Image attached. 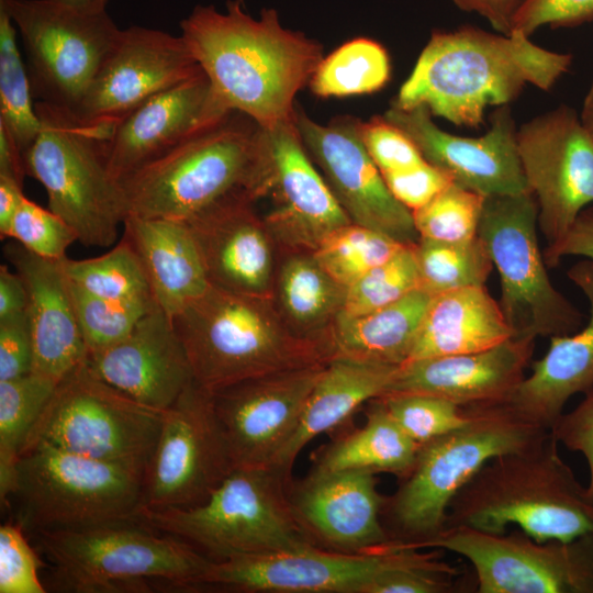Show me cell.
<instances>
[{
    "mask_svg": "<svg viewBox=\"0 0 593 593\" xmlns=\"http://www.w3.org/2000/svg\"><path fill=\"white\" fill-rule=\"evenodd\" d=\"M181 36L214 92L231 110L266 130L295 120L296 93L324 58L323 46L284 27L277 10L247 14L242 0L226 12L198 4L180 22Z\"/></svg>",
    "mask_w": 593,
    "mask_h": 593,
    "instance_id": "6da1fadb",
    "label": "cell"
},
{
    "mask_svg": "<svg viewBox=\"0 0 593 593\" xmlns=\"http://www.w3.org/2000/svg\"><path fill=\"white\" fill-rule=\"evenodd\" d=\"M571 61L570 54L540 47L521 31H434L391 104L423 105L432 115L478 127L488 107L508 105L527 83L549 90Z\"/></svg>",
    "mask_w": 593,
    "mask_h": 593,
    "instance_id": "7a4b0ae2",
    "label": "cell"
},
{
    "mask_svg": "<svg viewBox=\"0 0 593 593\" xmlns=\"http://www.w3.org/2000/svg\"><path fill=\"white\" fill-rule=\"evenodd\" d=\"M558 445L549 432L532 447L490 460L450 502L445 528L504 534L514 525L537 541L593 534V502Z\"/></svg>",
    "mask_w": 593,
    "mask_h": 593,
    "instance_id": "3957f363",
    "label": "cell"
},
{
    "mask_svg": "<svg viewBox=\"0 0 593 593\" xmlns=\"http://www.w3.org/2000/svg\"><path fill=\"white\" fill-rule=\"evenodd\" d=\"M194 382L209 393L244 380L328 362L331 348L296 336L271 298L215 286L172 318Z\"/></svg>",
    "mask_w": 593,
    "mask_h": 593,
    "instance_id": "277c9868",
    "label": "cell"
},
{
    "mask_svg": "<svg viewBox=\"0 0 593 593\" xmlns=\"http://www.w3.org/2000/svg\"><path fill=\"white\" fill-rule=\"evenodd\" d=\"M266 155L265 128L233 111L120 180L127 215L187 221L235 194L254 202Z\"/></svg>",
    "mask_w": 593,
    "mask_h": 593,
    "instance_id": "5b68a950",
    "label": "cell"
},
{
    "mask_svg": "<svg viewBox=\"0 0 593 593\" xmlns=\"http://www.w3.org/2000/svg\"><path fill=\"white\" fill-rule=\"evenodd\" d=\"M469 422L419 445L415 462L385 499L382 516L405 545L439 534L455 495L490 460L541 441L550 430L518 415L507 402L466 406Z\"/></svg>",
    "mask_w": 593,
    "mask_h": 593,
    "instance_id": "8992f818",
    "label": "cell"
},
{
    "mask_svg": "<svg viewBox=\"0 0 593 593\" xmlns=\"http://www.w3.org/2000/svg\"><path fill=\"white\" fill-rule=\"evenodd\" d=\"M291 477L273 467L234 468L192 507L143 510L152 528L223 561L317 546L291 501Z\"/></svg>",
    "mask_w": 593,
    "mask_h": 593,
    "instance_id": "52a82bcc",
    "label": "cell"
},
{
    "mask_svg": "<svg viewBox=\"0 0 593 593\" xmlns=\"http://www.w3.org/2000/svg\"><path fill=\"white\" fill-rule=\"evenodd\" d=\"M58 591L150 592V580L194 591L213 561L189 542L142 521L36 532Z\"/></svg>",
    "mask_w": 593,
    "mask_h": 593,
    "instance_id": "ba28073f",
    "label": "cell"
},
{
    "mask_svg": "<svg viewBox=\"0 0 593 593\" xmlns=\"http://www.w3.org/2000/svg\"><path fill=\"white\" fill-rule=\"evenodd\" d=\"M41 130L23 155L26 176L45 188L48 209L65 220L78 240L109 247L127 216L121 184L107 166L111 132L80 123L66 109L35 102Z\"/></svg>",
    "mask_w": 593,
    "mask_h": 593,
    "instance_id": "9c48e42d",
    "label": "cell"
},
{
    "mask_svg": "<svg viewBox=\"0 0 593 593\" xmlns=\"http://www.w3.org/2000/svg\"><path fill=\"white\" fill-rule=\"evenodd\" d=\"M144 473L38 443L22 449L13 490L23 521L38 530L139 521Z\"/></svg>",
    "mask_w": 593,
    "mask_h": 593,
    "instance_id": "30bf717a",
    "label": "cell"
},
{
    "mask_svg": "<svg viewBox=\"0 0 593 593\" xmlns=\"http://www.w3.org/2000/svg\"><path fill=\"white\" fill-rule=\"evenodd\" d=\"M164 412L104 382L85 360L58 381L23 448L44 443L145 473Z\"/></svg>",
    "mask_w": 593,
    "mask_h": 593,
    "instance_id": "8fae6325",
    "label": "cell"
},
{
    "mask_svg": "<svg viewBox=\"0 0 593 593\" xmlns=\"http://www.w3.org/2000/svg\"><path fill=\"white\" fill-rule=\"evenodd\" d=\"M530 191L485 197L478 236L500 276L501 310L514 335L553 337L582 326V313L551 283Z\"/></svg>",
    "mask_w": 593,
    "mask_h": 593,
    "instance_id": "7c38bea8",
    "label": "cell"
},
{
    "mask_svg": "<svg viewBox=\"0 0 593 593\" xmlns=\"http://www.w3.org/2000/svg\"><path fill=\"white\" fill-rule=\"evenodd\" d=\"M21 35L34 99L74 112L121 30L107 11L83 13L54 0H7Z\"/></svg>",
    "mask_w": 593,
    "mask_h": 593,
    "instance_id": "4fadbf2b",
    "label": "cell"
},
{
    "mask_svg": "<svg viewBox=\"0 0 593 593\" xmlns=\"http://www.w3.org/2000/svg\"><path fill=\"white\" fill-rule=\"evenodd\" d=\"M403 546L441 549L473 567L479 593H593V534L537 541L523 530L491 534L466 526Z\"/></svg>",
    "mask_w": 593,
    "mask_h": 593,
    "instance_id": "5bb4252c",
    "label": "cell"
},
{
    "mask_svg": "<svg viewBox=\"0 0 593 593\" xmlns=\"http://www.w3.org/2000/svg\"><path fill=\"white\" fill-rule=\"evenodd\" d=\"M233 469L212 395L193 381L164 412L144 473L142 511L195 506Z\"/></svg>",
    "mask_w": 593,
    "mask_h": 593,
    "instance_id": "9a60e30c",
    "label": "cell"
},
{
    "mask_svg": "<svg viewBox=\"0 0 593 593\" xmlns=\"http://www.w3.org/2000/svg\"><path fill=\"white\" fill-rule=\"evenodd\" d=\"M516 139L538 227L547 246L553 245L593 204V138L580 116L561 105L523 124Z\"/></svg>",
    "mask_w": 593,
    "mask_h": 593,
    "instance_id": "2e32d148",
    "label": "cell"
},
{
    "mask_svg": "<svg viewBox=\"0 0 593 593\" xmlns=\"http://www.w3.org/2000/svg\"><path fill=\"white\" fill-rule=\"evenodd\" d=\"M296 115V114H295ZM267 159L258 213L280 254L313 253L336 230L353 223L301 141L295 120L266 130Z\"/></svg>",
    "mask_w": 593,
    "mask_h": 593,
    "instance_id": "e0dca14e",
    "label": "cell"
},
{
    "mask_svg": "<svg viewBox=\"0 0 593 593\" xmlns=\"http://www.w3.org/2000/svg\"><path fill=\"white\" fill-rule=\"evenodd\" d=\"M360 124L351 116L320 124L296 108L295 125L303 146L350 221L415 245L419 235L412 211L387 187L362 142Z\"/></svg>",
    "mask_w": 593,
    "mask_h": 593,
    "instance_id": "ac0fdd59",
    "label": "cell"
},
{
    "mask_svg": "<svg viewBox=\"0 0 593 593\" xmlns=\"http://www.w3.org/2000/svg\"><path fill=\"white\" fill-rule=\"evenodd\" d=\"M401 553L393 542L365 552L313 546L299 550L212 561L195 590L267 593H365Z\"/></svg>",
    "mask_w": 593,
    "mask_h": 593,
    "instance_id": "d6986e66",
    "label": "cell"
},
{
    "mask_svg": "<svg viewBox=\"0 0 593 593\" xmlns=\"http://www.w3.org/2000/svg\"><path fill=\"white\" fill-rule=\"evenodd\" d=\"M326 363L265 374L211 393L234 468L275 465Z\"/></svg>",
    "mask_w": 593,
    "mask_h": 593,
    "instance_id": "ffe728a7",
    "label": "cell"
},
{
    "mask_svg": "<svg viewBox=\"0 0 593 593\" xmlns=\"http://www.w3.org/2000/svg\"><path fill=\"white\" fill-rule=\"evenodd\" d=\"M200 72L181 35L134 25L121 30L72 113L85 125L113 127L150 97Z\"/></svg>",
    "mask_w": 593,
    "mask_h": 593,
    "instance_id": "44dd1931",
    "label": "cell"
},
{
    "mask_svg": "<svg viewBox=\"0 0 593 593\" xmlns=\"http://www.w3.org/2000/svg\"><path fill=\"white\" fill-rule=\"evenodd\" d=\"M382 116L410 137L424 159L448 175L452 182L484 197L529 191L508 105L493 112L490 128L480 137L440 130L423 105L401 109L391 104Z\"/></svg>",
    "mask_w": 593,
    "mask_h": 593,
    "instance_id": "7402d4cb",
    "label": "cell"
},
{
    "mask_svg": "<svg viewBox=\"0 0 593 593\" xmlns=\"http://www.w3.org/2000/svg\"><path fill=\"white\" fill-rule=\"evenodd\" d=\"M232 112L202 71L150 97L115 124L105 142L108 169L120 182Z\"/></svg>",
    "mask_w": 593,
    "mask_h": 593,
    "instance_id": "603a6c76",
    "label": "cell"
},
{
    "mask_svg": "<svg viewBox=\"0 0 593 593\" xmlns=\"http://www.w3.org/2000/svg\"><path fill=\"white\" fill-rule=\"evenodd\" d=\"M186 223L210 284L271 298L279 251L247 195L226 198Z\"/></svg>",
    "mask_w": 593,
    "mask_h": 593,
    "instance_id": "cb8c5ba5",
    "label": "cell"
},
{
    "mask_svg": "<svg viewBox=\"0 0 593 593\" xmlns=\"http://www.w3.org/2000/svg\"><path fill=\"white\" fill-rule=\"evenodd\" d=\"M101 380L164 412L193 383L191 365L172 320L155 304L116 344L87 355Z\"/></svg>",
    "mask_w": 593,
    "mask_h": 593,
    "instance_id": "d4e9b609",
    "label": "cell"
},
{
    "mask_svg": "<svg viewBox=\"0 0 593 593\" xmlns=\"http://www.w3.org/2000/svg\"><path fill=\"white\" fill-rule=\"evenodd\" d=\"M376 473H312L291 488L293 507L313 539L331 550L365 552L393 541L382 523L385 499Z\"/></svg>",
    "mask_w": 593,
    "mask_h": 593,
    "instance_id": "484cf974",
    "label": "cell"
},
{
    "mask_svg": "<svg viewBox=\"0 0 593 593\" xmlns=\"http://www.w3.org/2000/svg\"><path fill=\"white\" fill-rule=\"evenodd\" d=\"M535 342L514 335L482 351L406 361L383 394L423 393L463 407L506 402L525 378Z\"/></svg>",
    "mask_w": 593,
    "mask_h": 593,
    "instance_id": "4316f807",
    "label": "cell"
},
{
    "mask_svg": "<svg viewBox=\"0 0 593 593\" xmlns=\"http://www.w3.org/2000/svg\"><path fill=\"white\" fill-rule=\"evenodd\" d=\"M3 254L27 291L32 371L59 381L88 354L61 260L42 258L16 242L5 244Z\"/></svg>",
    "mask_w": 593,
    "mask_h": 593,
    "instance_id": "83f0119b",
    "label": "cell"
},
{
    "mask_svg": "<svg viewBox=\"0 0 593 593\" xmlns=\"http://www.w3.org/2000/svg\"><path fill=\"white\" fill-rule=\"evenodd\" d=\"M567 275L588 300L589 321L572 334L550 337L545 356L532 362L529 376L506 401L523 418L548 430L570 398L593 389V260L583 258Z\"/></svg>",
    "mask_w": 593,
    "mask_h": 593,
    "instance_id": "f1b7e54d",
    "label": "cell"
},
{
    "mask_svg": "<svg viewBox=\"0 0 593 593\" xmlns=\"http://www.w3.org/2000/svg\"><path fill=\"white\" fill-rule=\"evenodd\" d=\"M124 235L147 277L155 303L172 318L211 286L186 221L127 215Z\"/></svg>",
    "mask_w": 593,
    "mask_h": 593,
    "instance_id": "f546056e",
    "label": "cell"
},
{
    "mask_svg": "<svg viewBox=\"0 0 593 593\" xmlns=\"http://www.w3.org/2000/svg\"><path fill=\"white\" fill-rule=\"evenodd\" d=\"M399 367L332 358L309 394L293 436L272 467L291 477L302 449L318 435L345 422L362 404L382 395Z\"/></svg>",
    "mask_w": 593,
    "mask_h": 593,
    "instance_id": "4dcf8cb0",
    "label": "cell"
},
{
    "mask_svg": "<svg viewBox=\"0 0 593 593\" xmlns=\"http://www.w3.org/2000/svg\"><path fill=\"white\" fill-rule=\"evenodd\" d=\"M512 336L485 286L451 290L432 298L406 361L482 351Z\"/></svg>",
    "mask_w": 593,
    "mask_h": 593,
    "instance_id": "1f68e13d",
    "label": "cell"
},
{
    "mask_svg": "<svg viewBox=\"0 0 593 593\" xmlns=\"http://www.w3.org/2000/svg\"><path fill=\"white\" fill-rule=\"evenodd\" d=\"M432 298L426 291L416 289L399 301L369 313H339L329 333L333 358L403 365L409 359Z\"/></svg>",
    "mask_w": 593,
    "mask_h": 593,
    "instance_id": "d6a6232c",
    "label": "cell"
},
{
    "mask_svg": "<svg viewBox=\"0 0 593 593\" xmlns=\"http://www.w3.org/2000/svg\"><path fill=\"white\" fill-rule=\"evenodd\" d=\"M346 290L322 268L313 253L279 255L271 299L296 336L331 348L329 333L343 310Z\"/></svg>",
    "mask_w": 593,
    "mask_h": 593,
    "instance_id": "836d02e7",
    "label": "cell"
},
{
    "mask_svg": "<svg viewBox=\"0 0 593 593\" xmlns=\"http://www.w3.org/2000/svg\"><path fill=\"white\" fill-rule=\"evenodd\" d=\"M369 403L365 425L323 447L312 473L365 470L400 479L407 474L419 445L401 429L378 398Z\"/></svg>",
    "mask_w": 593,
    "mask_h": 593,
    "instance_id": "e575fe53",
    "label": "cell"
},
{
    "mask_svg": "<svg viewBox=\"0 0 593 593\" xmlns=\"http://www.w3.org/2000/svg\"><path fill=\"white\" fill-rule=\"evenodd\" d=\"M58 381L31 371L0 381V496L12 494L15 463Z\"/></svg>",
    "mask_w": 593,
    "mask_h": 593,
    "instance_id": "d590c367",
    "label": "cell"
},
{
    "mask_svg": "<svg viewBox=\"0 0 593 593\" xmlns=\"http://www.w3.org/2000/svg\"><path fill=\"white\" fill-rule=\"evenodd\" d=\"M61 266L68 280L90 294L144 307L156 304L139 258L125 237L104 255L66 257Z\"/></svg>",
    "mask_w": 593,
    "mask_h": 593,
    "instance_id": "8d00e7d4",
    "label": "cell"
},
{
    "mask_svg": "<svg viewBox=\"0 0 593 593\" xmlns=\"http://www.w3.org/2000/svg\"><path fill=\"white\" fill-rule=\"evenodd\" d=\"M390 75L385 48L371 38L357 37L324 57L309 86L321 98L358 96L379 91Z\"/></svg>",
    "mask_w": 593,
    "mask_h": 593,
    "instance_id": "74e56055",
    "label": "cell"
},
{
    "mask_svg": "<svg viewBox=\"0 0 593 593\" xmlns=\"http://www.w3.org/2000/svg\"><path fill=\"white\" fill-rule=\"evenodd\" d=\"M16 33L7 0H0V125L24 155L41 130V121Z\"/></svg>",
    "mask_w": 593,
    "mask_h": 593,
    "instance_id": "f35d334b",
    "label": "cell"
},
{
    "mask_svg": "<svg viewBox=\"0 0 593 593\" xmlns=\"http://www.w3.org/2000/svg\"><path fill=\"white\" fill-rule=\"evenodd\" d=\"M419 289L430 295L483 287L494 268L486 246L479 236L461 242L421 238L414 245Z\"/></svg>",
    "mask_w": 593,
    "mask_h": 593,
    "instance_id": "ab89813d",
    "label": "cell"
},
{
    "mask_svg": "<svg viewBox=\"0 0 593 593\" xmlns=\"http://www.w3.org/2000/svg\"><path fill=\"white\" fill-rule=\"evenodd\" d=\"M404 246L378 231L349 223L328 235L313 255L335 281L348 288Z\"/></svg>",
    "mask_w": 593,
    "mask_h": 593,
    "instance_id": "60d3db41",
    "label": "cell"
},
{
    "mask_svg": "<svg viewBox=\"0 0 593 593\" xmlns=\"http://www.w3.org/2000/svg\"><path fill=\"white\" fill-rule=\"evenodd\" d=\"M485 197L450 182L423 206L412 211L421 238L469 240L478 236Z\"/></svg>",
    "mask_w": 593,
    "mask_h": 593,
    "instance_id": "b9f144b4",
    "label": "cell"
},
{
    "mask_svg": "<svg viewBox=\"0 0 593 593\" xmlns=\"http://www.w3.org/2000/svg\"><path fill=\"white\" fill-rule=\"evenodd\" d=\"M416 289H419V275L414 245H406L347 288L340 313H369L399 301Z\"/></svg>",
    "mask_w": 593,
    "mask_h": 593,
    "instance_id": "7bdbcfd3",
    "label": "cell"
},
{
    "mask_svg": "<svg viewBox=\"0 0 593 593\" xmlns=\"http://www.w3.org/2000/svg\"><path fill=\"white\" fill-rule=\"evenodd\" d=\"M378 399L401 429L418 445L469 422V413L443 398L423 393H385Z\"/></svg>",
    "mask_w": 593,
    "mask_h": 593,
    "instance_id": "ee69618b",
    "label": "cell"
},
{
    "mask_svg": "<svg viewBox=\"0 0 593 593\" xmlns=\"http://www.w3.org/2000/svg\"><path fill=\"white\" fill-rule=\"evenodd\" d=\"M69 288L87 355L103 350L126 337L153 307L99 298L70 281Z\"/></svg>",
    "mask_w": 593,
    "mask_h": 593,
    "instance_id": "f6af8a7d",
    "label": "cell"
},
{
    "mask_svg": "<svg viewBox=\"0 0 593 593\" xmlns=\"http://www.w3.org/2000/svg\"><path fill=\"white\" fill-rule=\"evenodd\" d=\"M8 237L31 253L46 259L66 258L68 247L78 235L59 215L23 198L10 226Z\"/></svg>",
    "mask_w": 593,
    "mask_h": 593,
    "instance_id": "bcb514c9",
    "label": "cell"
},
{
    "mask_svg": "<svg viewBox=\"0 0 593 593\" xmlns=\"http://www.w3.org/2000/svg\"><path fill=\"white\" fill-rule=\"evenodd\" d=\"M41 564L21 526L0 527V593H45L38 578Z\"/></svg>",
    "mask_w": 593,
    "mask_h": 593,
    "instance_id": "7dc6e473",
    "label": "cell"
},
{
    "mask_svg": "<svg viewBox=\"0 0 593 593\" xmlns=\"http://www.w3.org/2000/svg\"><path fill=\"white\" fill-rule=\"evenodd\" d=\"M360 133L381 174L406 170L426 161L412 139L383 116L361 121Z\"/></svg>",
    "mask_w": 593,
    "mask_h": 593,
    "instance_id": "c3c4849f",
    "label": "cell"
},
{
    "mask_svg": "<svg viewBox=\"0 0 593 593\" xmlns=\"http://www.w3.org/2000/svg\"><path fill=\"white\" fill-rule=\"evenodd\" d=\"M592 20L593 0H526L515 15L513 31L529 36L542 25L569 27Z\"/></svg>",
    "mask_w": 593,
    "mask_h": 593,
    "instance_id": "681fc988",
    "label": "cell"
},
{
    "mask_svg": "<svg viewBox=\"0 0 593 593\" xmlns=\"http://www.w3.org/2000/svg\"><path fill=\"white\" fill-rule=\"evenodd\" d=\"M382 177L393 197L411 211L423 206L452 182L448 175L427 161L406 170L382 174Z\"/></svg>",
    "mask_w": 593,
    "mask_h": 593,
    "instance_id": "f907efd6",
    "label": "cell"
},
{
    "mask_svg": "<svg viewBox=\"0 0 593 593\" xmlns=\"http://www.w3.org/2000/svg\"><path fill=\"white\" fill-rule=\"evenodd\" d=\"M33 370V339L23 312L0 320V381L18 378Z\"/></svg>",
    "mask_w": 593,
    "mask_h": 593,
    "instance_id": "816d5d0a",
    "label": "cell"
},
{
    "mask_svg": "<svg viewBox=\"0 0 593 593\" xmlns=\"http://www.w3.org/2000/svg\"><path fill=\"white\" fill-rule=\"evenodd\" d=\"M550 433L568 450L581 452L585 458L590 472L586 493L593 502V389L577 407L560 415Z\"/></svg>",
    "mask_w": 593,
    "mask_h": 593,
    "instance_id": "f5cc1de1",
    "label": "cell"
},
{
    "mask_svg": "<svg viewBox=\"0 0 593 593\" xmlns=\"http://www.w3.org/2000/svg\"><path fill=\"white\" fill-rule=\"evenodd\" d=\"M568 256H579L593 260V204L577 217L568 233L556 244L544 250L547 267H556Z\"/></svg>",
    "mask_w": 593,
    "mask_h": 593,
    "instance_id": "db71d44e",
    "label": "cell"
},
{
    "mask_svg": "<svg viewBox=\"0 0 593 593\" xmlns=\"http://www.w3.org/2000/svg\"><path fill=\"white\" fill-rule=\"evenodd\" d=\"M458 8L485 18L495 31L511 34L516 13L526 0H451Z\"/></svg>",
    "mask_w": 593,
    "mask_h": 593,
    "instance_id": "11a10c76",
    "label": "cell"
},
{
    "mask_svg": "<svg viewBox=\"0 0 593 593\" xmlns=\"http://www.w3.org/2000/svg\"><path fill=\"white\" fill-rule=\"evenodd\" d=\"M27 291L20 275L0 266V320L25 312Z\"/></svg>",
    "mask_w": 593,
    "mask_h": 593,
    "instance_id": "9f6ffc18",
    "label": "cell"
},
{
    "mask_svg": "<svg viewBox=\"0 0 593 593\" xmlns=\"http://www.w3.org/2000/svg\"><path fill=\"white\" fill-rule=\"evenodd\" d=\"M25 195L23 186L15 180L0 176V235L8 238L14 215Z\"/></svg>",
    "mask_w": 593,
    "mask_h": 593,
    "instance_id": "6f0895ef",
    "label": "cell"
},
{
    "mask_svg": "<svg viewBox=\"0 0 593 593\" xmlns=\"http://www.w3.org/2000/svg\"><path fill=\"white\" fill-rule=\"evenodd\" d=\"M0 176L9 177L21 186L26 176L23 155L10 133L0 125Z\"/></svg>",
    "mask_w": 593,
    "mask_h": 593,
    "instance_id": "680465c9",
    "label": "cell"
},
{
    "mask_svg": "<svg viewBox=\"0 0 593 593\" xmlns=\"http://www.w3.org/2000/svg\"><path fill=\"white\" fill-rule=\"evenodd\" d=\"M83 13H101L107 11L109 0H54Z\"/></svg>",
    "mask_w": 593,
    "mask_h": 593,
    "instance_id": "91938a15",
    "label": "cell"
},
{
    "mask_svg": "<svg viewBox=\"0 0 593 593\" xmlns=\"http://www.w3.org/2000/svg\"><path fill=\"white\" fill-rule=\"evenodd\" d=\"M580 120L593 138V80L583 101Z\"/></svg>",
    "mask_w": 593,
    "mask_h": 593,
    "instance_id": "94428289",
    "label": "cell"
}]
</instances>
